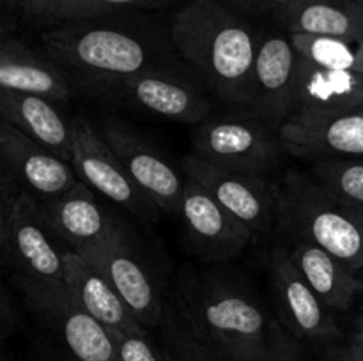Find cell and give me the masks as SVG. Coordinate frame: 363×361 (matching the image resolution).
I'll return each mask as SVG.
<instances>
[{
	"mask_svg": "<svg viewBox=\"0 0 363 361\" xmlns=\"http://www.w3.org/2000/svg\"><path fill=\"white\" fill-rule=\"evenodd\" d=\"M177 52L220 99L247 106L259 39L218 0H191L172 18Z\"/></svg>",
	"mask_w": 363,
	"mask_h": 361,
	"instance_id": "cell-1",
	"label": "cell"
},
{
	"mask_svg": "<svg viewBox=\"0 0 363 361\" xmlns=\"http://www.w3.org/2000/svg\"><path fill=\"white\" fill-rule=\"evenodd\" d=\"M177 306L216 350L240 361H264L269 321L248 294L216 278L183 275Z\"/></svg>",
	"mask_w": 363,
	"mask_h": 361,
	"instance_id": "cell-2",
	"label": "cell"
},
{
	"mask_svg": "<svg viewBox=\"0 0 363 361\" xmlns=\"http://www.w3.org/2000/svg\"><path fill=\"white\" fill-rule=\"evenodd\" d=\"M277 202L279 223L294 239L318 244L353 271L363 268V207L298 172L284 177Z\"/></svg>",
	"mask_w": 363,
	"mask_h": 361,
	"instance_id": "cell-3",
	"label": "cell"
},
{
	"mask_svg": "<svg viewBox=\"0 0 363 361\" xmlns=\"http://www.w3.org/2000/svg\"><path fill=\"white\" fill-rule=\"evenodd\" d=\"M43 45L50 59L71 71L78 81L126 76L156 67L151 64L149 42L135 32L113 25L67 23L46 32Z\"/></svg>",
	"mask_w": 363,
	"mask_h": 361,
	"instance_id": "cell-4",
	"label": "cell"
},
{
	"mask_svg": "<svg viewBox=\"0 0 363 361\" xmlns=\"http://www.w3.org/2000/svg\"><path fill=\"white\" fill-rule=\"evenodd\" d=\"M78 87L103 103L130 106L183 124H201L211 110V103L201 91L158 66L126 76L82 80Z\"/></svg>",
	"mask_w": 363,
	"mask_h": 361,
	"instance_id": "cell-5",
	"label": "cell"
},
{
	"mask_svg": "<svg viewBox=\"0 0 363 361\" xmlns=\"http://www.w3.org/2000/svg\"><path fill=\"white\" fill-rule=\"evenodd\" d=\"M18 283L28 306L62 347L66 361H121L112 331L92 317L64 283L21 278Z\"/></svg>",
	"mask_w": 363,
	"mask_h": 361,
	"instance_id": "cell-6",
	"label": "cell"
},
{
	"mask_svg": "<svg viewBox=\"0 0 363 361\" xmlns=\"http://www.w3.org/2000/svg\"><path fill=\"white\" fill-rule=\"evenodd\" d=\"M282 140L254 115H225L202 120L191 134L197 158L252 176L272 172L280 159Z\"/></svg>",
	"mask_w": 363,
	"mask_h": 361,
	"instance_id": "cell-7",
	"label": "cell"
},
{
	"mask_svg": "<svg viewBox=\"0 0 363 361\" xmlns=\"http://www.w3.org/2000/svg\"><path fill=\"white\" fill-rule=\"evenodd\" d=\"M32 195L21 193L6 223H0V248L18 278L64 283V253Z\"/></svg>",
	"mask_w": 363,
	"mask_h": 361,
	"instance_id": "cell-8",
	"label": "cell"
},
{
	"mask_svg": "<svg viewBox=\"0 0 363 361\" xmlns=\"http://www.w3.org/2000/svg\"><path fill=\"white\" fill-rule=\"evenodd\" d=\"M80 255L108 280L145 329L162 326L165 315L162 294L123 227L113 223L105 239L85 248Z\"/></svg>",
	"mask_w": 363,
	"mask_h": 361,
	"instance_id": "cell-9",
	"label": "cell"
},
{
	"mask_svg": "<svg viewBox=\"0 0 363 361\" xmlns=\"http://www.w3.org/2000/svg\"><path fill=\"white\" fill-rule=\"evenodd\" d=\"M186 179L201 184L223 209L243 222L252 232H266L279 222L277 191L264 176L234 172L204 161L195 154L183 159Z\"/></svg>",
	"mask_w": 363,
	"mask_h": 361,
	"instance_id": "cell-10",
	"label": "cell"
},
{
	"mask_svg": "<svg viewBox=\"0 0 363 361\" xmlns=\"http://www.w3.org/2000/svg\"><path fill=\"white\" fill-rule=\"evenodd\" d=\"M71 130H73L71 163L82 180L130 211L138 219L155 218V211L158 207L135 186L101 133H98L92 124L82 115L71 119Z\"/></svg>",
	"mask_w": 363,
	"mask_h": 361,
	"instance_id": "cell-11",
	"label": "cell"
},
{
	"mask_svg": "<svg viewBox=\"0 0 363 361\" xmlns=\"http://www.w3.org/2000/svg\"><path fill=\"white\" fill-rule=\"evenodd\" d=\"M101 137L119 158L135 186L160 211L176 214L186 179L147 140L121 120H105L101 124Z\"/></svg>",
	"mask_w": 363,
	"mask_h": 361,
	"instance_id": "cell-12",
	"label": "cell"
},
{
	"mask_svg": "<svg viewBox=\"0 0 363 361\" xmlns=\"http://www.w3.org/2000/svg\"><path fill=\"white\" fill-rule=\"evenodd\" d=\"M298 62L291 38L273 34L259 39L247 108L277 131L293 112Z\"/></svg>",
	"mask_w": 363,
	"mask_h": 361,
	"instance_id": "cell-13",
	"label": "cell"
},
{
	"mask_svg": "<svg viewBox=\"0 0 363 361\" xmlns=\"http://www.w3.org/2000/svg\"><path fill=\"white\" fill-rule=\"evenodd\" d=\"M176 216L183 223L194 250L209 260L236 257L254 236L252 229L223 209L201 184L191 179L184 183Z\"/></svg>",
	"mask_w": 363,
	"mask_h": 361,
	"instance_id": "cell-14",
	"label": "cell"
},
{
	"mask_svg": "<svg viewBox=\"0 0 363 361\" xmlns=\"http://www.w3.org/2000/svg\"><path fill=\"white\" fill-rule=\"evenodd\" d=\"M268 265L279 321L284 328L300 338H337L340 331L330 314V308L319 299L300 269L291 260L289 250L275 248Z\"/></svg>",
	"mask_w": 363,
	"mask_h": 361,
	"instance_id": "cell-15",
	"label": "cell"
},
{
	"mask_svg": "<svg viewBox=\"0 0 363 361\" xmlns=\"http://www.w3.org/2000/svg\"><path fill=\"white\" fill-rule=\"evenodd\" d=\"M0 156L4 172L38 202L60 197L78 183L73 163L53 154L4 119L0 122Z\"/></svg>",
	"mask_w": 363,
	"mask_h": 361,
	"instance_id": "cell-16",
	"label": "cell"
},
{
	"mask_svg": "<svg viewBox=\"0 0 363 361\" xmlns=\"http://www.w3.org/2000/svg\"><path fill=\"white\" fill-rule=\"evenodd\" d=\"M279 137L287 151L301 158L363 156V106L330 115L287 119Z\"/></svg>",
	"mask_w": 363,
	"mask_h": 361,
	"instance_id": "cell-17",
	"label": "cell"
},
{
	"mask_svg": "<svg viewBox=\"0 0 363 361\" xmlns=\"http://www.w3.org/2000/svg\"><path fill=\"white\" fill-rule=\"evenodd\" d=\"M363 106V74L319 67L301 59L289 119L321 117Z\"/></svg>",
	"mask_w": 363,
	"mask_h": 361,
	"instance_id": "cell-18",
	"label": "cell"
},
{
	"mask_svg": "<svg viewBox=\"0 0 363 361\" xmlns=\"http://www.w3.org/2000/svg\"><path fill=\"white\" fill-rule=\"evenodd\" d=\"M39 205L53 234L77 253L105 239L113 225L84 180H78L60 197L39 202Z\"/></svg>",
	"mask_w": 363,
	"mask_h": 361,
	"instance_id": "cell-19",
	"label": "cell"
},
{
	"mask_svg": "<svg viewBox=\"0 0 363 361\" xmlns=\"http://www.w3.org/2000/svg\"><path fill=\"white\" fill-rule=\"evenodd\" d=\"M64 285L110 331H137L144 328L108 280L73 250L64 253Z\"/></svg>",
	"mask_w": 363,
	"mask_h": 361,
	"instance_id": "cell-20",
	"label": "cell"
},
{
	"mask_svg": "<svg viewBox=\"0 0 363 361\" xmlns=\"http://www.w3.org/2000/svg\"><path fill=\"white\" fill-rule=\"evenodd\" d=\"M2 119L66 161L73 159V130L53 101L25 92L0 91Z\"/></svg>",
	"mask_w": 363,
	"mask_h": 361,
	"instance_id": "cell-21",
	"label": "cell"
},
{
	"mask_svg": "<svg viewBox=\"0 0 363 361\" xmlns=\"http://www.w3.org/2000/svg\"><path fill=\"white\" fill-rule=\"evenodd\" d=\"M0 91L43 96L50 101L71 98L69 80L59 64L9 38L0 46Z\"/></svg>",
	"mask_w": 363,
	"mask_h": 361,
	"instance_id": "cell-22",
	"label": "cell"
},
{
	"mask_svg": "<svg viewBox=\"0 0 363 361\" xmlns=\"http://www.w3.org/2000/svg\"><path fill=\"white\" fill-rule=\"evenodd\" d=\"M277 16L289 34L363 41V0H300Z\"/></svg>",
	"mask_w": 363,
	"mask_h": 361,
	"instance_id": "cell-23",
	"label": "cell"
},
{
	"mask_svg": "<svg viewBox=\"0 0 363 361\" xmlns=\"http://www.w3.org/2000/svg\"><path fill=\"white\" fill-rule=\"evenodd\" d=\"M294 262L308 285L330 310H347L360 289L354 271L340 258L307 241H296L289 250Z\"/></svg>",
	"mask_w": 363,
	"mask_h": 361,
	"instance_id": "cell-24",
	"label": "cell"
},
{
	"mask_svg": "<svg viewBox=\"0 0 363 361\" xmlns=\"http://www.w3.org/2000/svg\"><path fill=\"white\" fill-rule=\"evenodd\" d=\"M163 0H6L23 20L39 25L92 21L121 11L160 6Z\"/></svg>",
	"mask_w": 363,
	"mask_h": 361,
	"instance_id": "cell-25",
	"label": "cell"
},
{
	"mask_svg": "<svg viewBox=\"0 0 363 361\" xmlns=\"http://www.w3.org/2000/svg\"><path fill=\"white\" fill-rule=\"evenodd\" d=\"M289 38L298 55L314 66L363 74V41L312 34H291Z\"/></svg>",
	"mask_w": 363,
	"mask_h": 361,
	"instance_id": "cell-26",
	"label": "cell"
},
{
	"mask_svg": "<svg viewBox=\"0 0 363 361\" xmlns=\"http://www.w3.org/2000/svg\"><path fill=\"white\" fill-rule=\"evenodd\" d=\"M163 345L169 350L172 361H222L220 354L209 345L188 322L179 306L165 304L162 326Z\"/></svg>",
	"mask_w": 363,
	"mask_h": 361,
	"instance_id": "cell-27",
	"label": "cell"
},
{
	"mask_svg": "<svg viewBox=\"0 0 363 361\" xmlns=\"http://www.w3.org/2000/svg\"><path fill=\"white\" fill-rule=\"evenodd\" d=\"M314 179L342 200L363 207V161L342 158L318 159Z\"/></svg>",
	"mask_w": 363,
	"mask_h": 361,
	"instance_id": "cell-28",
	"label": "cell"
},
{
	"mask_svg": "<svg viewBox=\"0 0 363 361\" xmlns=\"http://www.w3.org/2000/svg\"><path fill=\"white\" fill-rule=\"evenodd\" d=\"M119 349L121 361H172L167 347L158 345L149 335V329L137 331H112Z\"/></svg>",
	"mask_w": 363,
	"mask_h": 361,
	"instance_id": "cell-29",
	"label": "cell"
},
{
	"mask_svg": "<svg viewBox=\"0 0 363 361\" xmlns=\"http://www.w3.org/2000/svg\"><path fill=\"white\" fill-rule=\"evenodd\" d=\"M264 361H305L294 335L284 328L279 319L269 321Z\"/></svg>",
	"mask_w": 363,
	"mask_h": 361,
	"instance_id": "cell-30",
	"label": "cell"
},
{
	"mask_svg": "<svg viewBox=\"0 0 363 361\" xmlns=\"http://www.w3.org/2000/svg\"><path fill=\"white\" fill-rule=\"evenodd\" d=\"M234 2L248 11H275L277 14L300 0H234Z\"/></svg>",
	"mask_w": 363,
	"mask_h": 361,
	"instance_id": "cell-31",
	"label": "cell"
},
{
	"mask_svg": "<svg viewBox=\"0 0 363 361\" xmlns=\"http://www.w3.org/2000/svg\"><path fill=\"white\" fill-rule=\"evenodd\" d=\"M9 311V297L4 292L2 304H0V333H2V338H7L14 331V328H16V315H11Z\"/></svg>",
	"mask_w": 363,
	"mask_h": 361,
	"instance_id": "cell-32",
	"label": "cell"
},
{
	"mask_svg": "<svg viewBox=\"0 0 363 361\" xmlns=\"http://www.w3.org/2000/svg\"><path fill=\"white\" fill-rule=\"evenodd\" d=\"M321 361H357V357H354L353 347L347 343V345L332 347V349H328V353L323 356Z\"/></svg>",
	"mask_w": 363,
	"mask_h": 361,
	"instance_id": "cell-33",
	"label": "cell"
},
{
	"mask_svg": "<svg viewBox=\"0 0 363 361\" xmlns=\"http://www.w3.org/2000/svg\"><path fill=\"white\" fill-rule=\"evenodd\" d=\"M350 345L353 347V353H354V357H357V361H363V326L360 328V331L351 338Z\"/></svg>",
	"mask_w": 363,
	"mask_h": 361,
	"instance_id": "cell-34",
	"label": "cell"
},
{
	"mask_svg": "<svg viewBox=\"0 0 363 361\" xmlns=\"http://www.w3.org/2000/svg\"><path fill=\"white\" fill-rule=\"evenodd\" d=\"M209 345H211V343H209ZM216 353L220 354V360H222V361H240V360H236V357H233V356H227V354L220 353V350H216Z\"/></svg>",
	"mask_w": 363,
	"mask_h": 361,
	"instance_id": "cell-35",
	"label": "cell"
},
{
	"mask_svg": "<svg viewBox=\"0 0 363 361\" xmlns=\"http://www.w3.org/2000/svg\"><path fill=\"white\" fill-rule=\"evenodd\" d=\"M4 361H6V360H4Z\"/></svg>",
	"mask_w": 363,
	"mask_h": 361,
	"instance_id": "cell-36",
	"label": "cell"
}]
</instances>
